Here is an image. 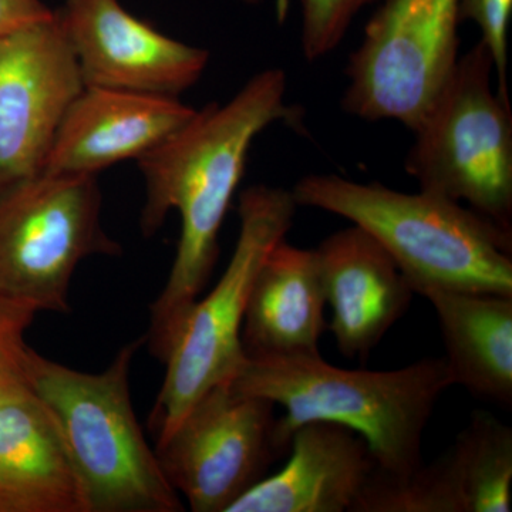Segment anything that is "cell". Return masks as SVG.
Segmentation results:
<instances>
[{"label":"cell","instance_id":"obj_15","mask_svg":"<svg viewBox=\"0 0 512 512\" xmlns=\"http://www.w3.org/2000/svg\"><path fill=\"white\" fill-rule=\"evenodd\" d=\"M0 512H86L55 421L29 375L0 399Z\"/></svg>","mask_w":512,"mask_h":512},{"label":"cell","instance_id":"obj_6","mask_svg":"<svg viewBox=\"0 0 512 512\" xmlns=\"http://www.w3.org/2000/svg\"><path fill=\"white\" fill-rule=\"evenodd\" d=\"M291 190L252 185L239 197V234L220 281L192 306L164 360L165 376L151 420L163 443L188 409L215 384L232 379L244 359L242 323L249 293L268 252L295 220Z\"/></svg>","mask_w":512,"mask_h":512},{"label":"cell","instance_id":"obj_19","mask_svg":"<svg viewBox=\"0 0 512 512\" xmlns=\"http://www.w3.org/2000/svg\"><path fill=\"white\" fill-rule=\"evenodd\" d=\"M379 0H301V46L308 62L338 49L357 13Z\"/></svg>","mask_w":512,"mask_h":512},{"label":"cell","instance_id":"obj_4","mask_svg":"<svg viewBox=\"0 0 512 512\" xmlns=\"http://www.w3.org/2000/svg\"><path fill=\"white\" fill-rule=\"evenodd\" d=\"M146 336L120 349L107 369L80 372L30 349L28 375L55 421L86 512H180L131 400V365Z\"/></svg>","mask_w":512,"mask_h":512},{"label":"cell","instance_id":"obj_2","mask_svg":"<svg viewBox=\"0 0 512 512\" xmlns=\"http://www.w3.org/2000/svg\"><path fill=\"white\" fill-rule=\"evenodd\" d=\"M239 392L285 409L278 440L289 451L293 431L309 421H330L365 439L377 470L406 477L423 464L421 441L434 407L453 386L444 357H424L386 372L329 365L320 353L245 357L232 376Z\"/></svg>","mask_w":512,"mask_h":512},{"label":"cell","instance_id":"obj_14","mask_svg":"<svg viewBox=\"0 0 512 512\" xmlns=\"http://www.w3.org/2000/svg\"><path fill=\"white\" fill-rule=\"evenodd\" d=\"M291 457L239 497L228 512H353L377 464L365 439L330 421L293 431Z\"/></svg>","mask_w":512,"mask_h":512},{"label":"cell","instance_id":"obj_9","mask_svg":"<svg viewBox=\"0 0 512 512\" xmlns=\"http://www.w3.org/2000/svg\"><path fill=\"white\" fill-rule=\"evenodd\" d=\"M156 453L191 511L228 512L286 450L275 404L225 380L192 404Z\"/></svg>","mask_w":512,"mask_h":512},{"label":"cell","instance_id":"obj_12","mask_svg":"<svg viewBox=\"0 0 512 512\" xmlns=\"http://www.w3.org/2000/svg\"><path fill=\"white\" fill-rule=\"evenodd\" d=\"M178 97L84 87L57 128L45 173L97 175L140 160L192 119Z\"/></svg>","mask_w":512,"mask_h":512},{"label":"cell","instance_id":"obj_20","mask_svg":"<svg viewBox=\"0 0 512 512\" xmlns=\"http://www.w3.org/2000/svg\"><path fill=\"white\" fill-rule=\"evenodd\" d=\"M461 20H473L481 32L480 42L491 53L497 76V92L508 97V29L512 0H460Z\"/></svg>","mask_w":512,"mask_h":512},{"label":"cell","instance_id":"obj_13","mask_svg":"<svg viewBox=\"0 0 512 512\" xmlns=\"http://www.w3.org/2000/svg\"><path fill=\"white\" fill-rule=\"evenodd\" d=\"M336 346L365 357L406 315L413 289L386 249L365 229L333 232L315 249Z\"/></svg>","mask_w":512,"mask_h":512},{"label":"cell","instance_id":"obj_3","mask_svg":"<svg viewBox=\"0 0 512 512\" xmlns=\"http://www.w3.org/2000/svg\"><path fill=\"white\" fill-rule=\"evenodd\" d=\"M291 191L298 207L330 212L365 229L414 293L512 296V232L460 202L336 174L305 175Z\"/></svg>","mask_w":512,"mask_h":512},{"label":"cell","instance_id":"obj_18","mask_svg":"<svg viewBox=\"0 0 512 512\" xmlns=\"http://www.w3.org/2000/svg\"><path fill=\"white\" fill-rule=\"evenodd\" d=\"M461 512H510L512 429L477 410L441 456Z\"/></svg>","mask_w":512,"mask_h":512},{"label":"cell","instance_id":"obj_17","mask_svg":"<svg viewBox=\"0 0 512 512\" xmlns=\"http://www.w3.org/2000/svg\"><path fill=\"white\" fill-rule=\"evenodd\" d=\"M453 384L481 400L512 406V296L433 291Z\"/></svg>","mask_w":512,"mask_h":512},{"label":"cell","instance_id":"obj_5","mask_svg":"<svg viewBox=\"0 0 512 512\" xmlns=\"http://www.w3.org/2000/svg\"><path fill=\"white\" fill-rule=\"evenodd\" d=\"M491 53L478 42L413 128L404 168L421 191L467 207L512 232V114L493 86Z\"/></svg>","mask_w":512,"mask_h":512},{"label":"cell","instance_id":"obj_10","mask_svg":"<svg viewBox=\"0 0 512 512\" xmlns=\"http://www.w3.org/2000/svg\"><path fill=\"white\" fill-rule=\"evenodd\" d=\"M84 87L57 10L0 33V192L43 173L57 128Z\"/></svg>","mask_w":512,"mask_h":512},{"label":"cell","instance_id":"obj_21","mask_svg":"<svg viewBox=\"0 0 512 512\" xmlns=\"http://www.w3.org/2000/svg\"><path fill=\"white\" fill-rule=\"evenodd\" d=\"M37 313L0 298V399L28 376L26 332Z\"/></svg>","mask_w":512,"mask_h":512},{"label":"cell","instance_id":"obj_23","mask_svg":"<svg viewBox=\"0 0 512 512\" xmlns=\"http://www.w3.org/2000/svg\"><path fill=\"white\" fill-rule=\"evenodd\" d=\"M245 3H248V5H256V3L261 2V0H244Z\"/></svg>","mask_w":512,"mask_h":512},{"label":"cell","instance_id":"obj_11","mask_svg":"<svg viewBox=\"0 0 512 512\" xmlns=\"http://www.w3.org/2000/svg\"><path fill=\"white\" fill-rule=\"evenodd\" d=\"M57 12L86 87L178 97L210 63L208 50L158 32L120 0H66Z\"/></svg>","mask_w":512,"mask_h":512},{"label":"cell","instance_id":"obj_1","mask_svg":"<svg viewBox=\"0 0 512 512\" xmlns=\"http://www.w3.org/2000/svg\"><path fill=\"white\" fill-rule=\"evenodd\" d=\"M282 69L256 73L225 104L210 103L137 160L146 180L141 232L153 237L177 210L181 234L170 275L150 309L146 343L164 362L217 264L218 237L247 168L249 150L272 124L301 119L286 103Z\"/></svg>","mask_w":512,"mask_h":512},{"label":"cell","instance_id":"obj_8","mask_svg":"<svg viewBox=\"0 0 512 512\" xmlns=\"http://www.w3.org/2000/svg\"><path fill=\"white\" fill-rule=\"evenodd\" d=\"M460 0H382L350 55L342 109L413 130L456 67Z\"/></svg>","mask_w":512,"mask_h":512},{"label":"cell","instance_id":"obj_16","mask_svg":"<svg viewBox=\"0 0 512 512\" xmlns=\"http://www.w3.org/2000/svg\"><path fill=\"white\" fill-rule=\"evenodd\" d=\"M325 308L315 249L293 247L282 239L265 256L249 293L241 330L244 356L318 353Z\"/></svg>","mask_w":512,"mask_h":512},{"label":"cell","instance_id":"obj_7","mask_svg":"<svg viewBox=\"0 0 512 512\" xmlns=\"http://www.w3.org/2000/svg\"><path fill=\"white\" fill-rule=\"evenodd\" d=\"M100 212L97 175L43 171L0 192V298L36 313L69 312L77 266L121 254Z\"/></svg>","mask_w":512,"mask_h":512},{"label":"cell","instance_id":"obj_22","mask_svg":"<svg viewBox=\"0 0 512 512\" xmlns=\"http://www.w3.org/2000/svg\"><path fill=\"white\" fill-rule=\"evenodd\" d=\"M42 0H0V33L52 15Z\"/></svg>","mask_w":512,"mask_h":512}]
</instances>
